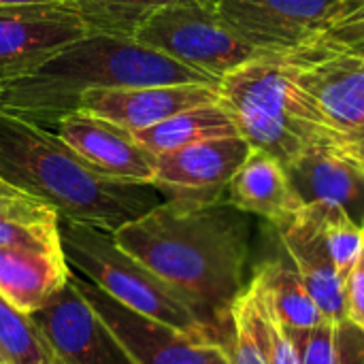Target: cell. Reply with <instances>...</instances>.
Listing matches in <instances>:
<instances>
[{
    "label": "cell",
    "instance_id": "6da1fadb",
    "mask_svg": "<svg viewBox=\"0 0 364 364\" xmlns=\"http://www.w3.org/2000/svg\"><path fill=\"white\" fill-rule=\"evenodd\" d=\"M115 243L183 292L230 339V309L245 290L250 220L230 203L168 198L113 232Z\"/></svg>",
    "mask_w": 364,
    "mask_h": 364
},
{
    "label": "cell",
    "instance_id": "7a4b0ae2",
    "mask_svg": "<svg viewBox=\"0 0 364 364\" xmlns=\"http://www.w3.org/2000/svg\"><path fill=\"white\" fill-rule=\"evenodd\" d=\"M0 179L49 205L60 220L115 232L160 203L154 186L96 173L55 132L0 111Z\"/></svg>",
    "mask_w": 364,
    "mask_h": 364
},
{
    "label": "cell",
    "instance_id": "3957f363",
    "mask_svg": "<svg viewBox=\"0 0 364 364\" xmlns=\"http://www.w3.org/2000/svg\"><path fill=\"white\" fill-rule=\"evenodd\" d=\"M168 83L220 85V79L134 38L90 30L32 73L0 81V111L51 128L62 115L79 111L85 92Z\"/></svg>",
    "mask_w": 364,
    "mask_h": 364
},
{
    "label": "cell",
    "instance_id": "277c9868",
    "mask_svg": "<svg viewBox=\"0 0 364 364\" xmlns=\"http://www.w3.org/2000/svg\"><path fill=\"white\" fill-rule=\"evenodd\" d=\"M220 102L232 115L239 136L284 166L314 143L331 139L290 81L279 53H262L224 75Z\"/></svg>",
    "mask_w": 364,
    "mask_h": 364
},
{
    "label": "cell",
    "instance_id": "5b68a950",
    "mask_svg": "<svg viewBox=\"0 0 364 364\" xmlns=\"http://www.w3.org/2000/svg\"><path fill=\"white\" fill-rule=\"evenodd\" d=\"M60 241L70 271L124 307L188 335L228 346L230 339L211 326L183 292L124 252L111 232L60 220Z\"/></svg>",
    "mask_w": 364,
    "mask_h": 364
},
{
    "label": "cell",
    "instance_id": "8992f818",
    "mask_svg": "<svg viewBox=\"0 0 364 364\" xmlns=\"http://www.w3.org/2000/svg\"><path fill=\"white\" fill-rule=\"evenodd\" d=\"M141 45L222 81L237 66L262 55L215 11L213 2H177L151 13L132 34Z\"/></svg>",
    "mask_w": 364,
    "mask_h": 364
},
{
    "label": "cell",
    "instance_id": "52a82bcc",
    "mask_svg": "<svg viewBox=\"0 0 364 364\" xmlns=\"http://www.w3.org/2000/svg\"><path fill=\"white\" fill-rule=\"evenodd\" d=\"M279 55L331 139L364 132V58L314 41Z\"/></svg>",
    "mask_w": 364,
    "mask_h": 364
},
{
    "label": "cell",
    "instance_id": "ba28073f",
    "mask_svg": "<svg viewBox=\"0 0 364 364\" xmlns=\"http://www.w3.org/2000/svg\"><path fill=\"white\" fill-rule=\"evenodd\" d=\"M73 282L132 364H232L228 346L141 316L77 273Z\"/></svg>",
    "mask_w": 364,
    "mask_h": 364
},
{
    "label": "cell",
    "instance_id": "9c48e42d",
    "mask_svg": "<svg viewBox=\"0 0 364 364\" xmlns=\"http://www.w3.org/2000/svg\"><path fill=\"white\" fill-rule=\"evenodd\" d=\"M87 32L73 0L0 6V81L32 73Z\"/></svg>",
    "mask_w": 364,
    "mask_h": 364
},
{
    "label": "cell",
    "instance_id": "30bf717a",
    "mask_svg": "<svg viewBox=\"0 0 364 364\" xmlns=\"http://www.w3.org/2000/svg\"><path fill=\"white\" fill-rule=\"evenodd\" d=\"M339 0H215L218 15L262 53H288L314 41Z\"/></svg>",
    "mask_w": 364,
    "mask_h": 364
},
{
    "label": "cell",
    "instance_id": "8fae6325",
    "mask_svg": "<svg viewBox=\"0 0 364 364\" xmlns=\"http://www.w3.org/2000/svg\"><path fill=\"white\" fill-rule=\"evenodd\" d=\"M252 147L243 136L209 139L158 156L154 188L168 198L188 203H218Z\"/></svg>",
    "mask_w": 364,
    "mask_h": 364
},
{
    "label": "cell",
    "instance_id": "7c38bea8",
    "mask_svg": "<svg viewBox=\"0 0 364 364\" xmlns=\"http://www.w3.org/2000/svg\"><path fill=\"white\" fill-rule=\"evenodd\" d=\"M49 130L96 173L124 183H154L158 156L126 128L87 111H73L62 115Z\"/></svg>",
    "mask_w": 364,
    "mask_h": 364
},
{
    "label": "cell",
    "instance_id": "4fadbf2b",
    "mask_svg": "<svg viewBox=\"0 0 364 364\" xmlns=\"http://www.w3.org/2000/svg\"><path fill=\"white\" fill-rule=\"evenodd\" d=\"M60 364H132L73 282L30 316Z\"/></svg>",
    "mask_w": 364,
    "mask_h": 364
},
{
    "label": "cell",
    "instance_id": "5bb4252c",
    "mask_svg": "<svg viewBox=\"0 0 364 364\" xmlns=\"http://www.w3.org/2000/svg\"><path fill=\"white\" fill-rule=\"evenodd\" d=\"M213 102H220V85L211 83L134 85L85 92L79 111L109 119L128 132H139L181 111Z\"/></svg>",
    "mask_w": 364,
    "mask_h": 364
},
{
    "label": "cell",
    "instance_id": "9a60e30c",
    "mask_svg": "<svg viewBox=\"0 0 364 364\" xmlns=\"http://www.w3.org/2000/svg\"><path fill=\"white\" fill-rule=\"evenodd\" d=\"M284 168L301 205L339 207L364 228V171L331 139L314 143Z\"/></svg>",
    "mask_w": 364,
    "mask_h": 364
},
{
    "label": "cell",
    "instance_id": "2e32d148",
    "mask_svg": "<svg viewBox=\"0 0 364 364\" xmlns=\"http://www.w3.org/2000/svg\"><path fill=\"white\" fill-rule=\"evenodd\" d=\"M279 241L301 282L316 301L326 322L346 324V292L311 213L301 207L292 218L275 226Z\"/></svg>",
    "mask_w": 364,
    "mask_h": 364
},
{
    "label": "cell",
    "instance_id": "e0dca14e",
    "mask_svg": "<svg viewBox=\"0 0 364 364\" xmlns=\"http://www.w3.org/2000/svg\"><path fill=\"white\" fill-rule=\"evenodd\" d=\"M64 252L0 247V296L19 314L43 309L70 277Z\"/></svg>",
    "mask_w": 364,
    "mask_h": 364
},
{
    "label": "cell",
    "instance_id": "ac0fdd59",
    "mask_svg": "<svg viewBox=\"0 0 364 364\" xmlns=\"http://www.w3.org/2000/svg\"><path fill=\"white\" fill-rule=\"evenodd\" d=\"M226 203L243 213L264 218L271 226L286 222L303 207L288 181L284 164L256 149L250 151L247 160L230 179Z\"/></svg>",
    "mask_w": 364,
    "mask_h": 364
},
{
    "label": "cell",
    "instance_id": "d6986e66",
    "mask_svg": "<svg viewBox=\"0 0 364 364\" xmlns=\"http://www.w3.org/2000/svg\"><path fill=\"white\" fill-rule=\"evenodd\" d=\"M0 247L62 252L58 213L49 205L19 190L2 194L0 196Z\"/></svg>",
    "mask_w": 364,
    "mask_h": 364
},
{
    "label": "cell",
    "instance_id": "ffe728a7",
    "mask_svg": "<svg viewBox=\"0 0 364 364\" xmlns=\"http://www.w3.org/2000/svg\"><path fill=\"white\" fill-rule=\"evenodd\" d=\"M132 134L141 145H145L149 151L160 156L209 139L237 136L239 130L228 109L222 102H213V105H203L181 111L156 126H149Z\"/></svg>",
    "mask_w": 364,
    "mask_h": 364
},
{
    "label": "cell",
    "instance_id": "44dd1931",
    "mask_svg": "<svg viewBox=\"0 0 364 364\" xmlns=\"http://www.w3.org/2000/svg\"><path fill=\"white\" fill-rule=\"evenodd\" d=\"M254 282L260 286L279 320L294 335L307 337L324 322L322 311L307 292L294 267L284 260H267L258 267Z\"/></svg>",
    "mask_w": 364,
    "mask_h": 364
},
{
    "label": "cell",
    "instance_id": "7402d4cb",
    "mask_svg": "<svg viewBox=\"0 0 364 364\" xmlns=\"http://www.w3.org/2000/svg\"><path fill=\"white\" fill-rule=\"evenodd\" d=\"M177 2H213L215 0H73L79 15L92 32H105L132 38L134 30L156 11Z\"/></svg>",
    "mask_w": 364,
    "mask_h": 364
},
{
    "label": "cell",
    "instance_id": "603a6c76",
    "mask_svg": "<svg viewBox=\"0 0 364 364\" xmlns=\"http://www.w3.org/2000/svg\"><path fill=\"white\" fill-rule=\"evenodd\" d=\"M303 207L316 220L324 247L339 277L346 282V277L354 271V267L360 262L363 256V228L354 224L350 215L339 207H328V205H303Z\"/></svg>",
    "mask_w": 364,
    "mask_h": 364
},
{
    "label": "cell",
    "instance_id": "cb8c5ba5",
    "mask_svg": "<svg viewBox=\"0 0 364 364\" xmlns=\"http://www.w3.org/2000/svg\"><path fill=\"white\" fill-rule=\"evenodd\" d=\"M0 356L4 364H60L32 318L0 296Z\"/></svg>",
    "mask_w": 364,
    "mask_h": 364
},
{
    "label": "cell",
    "instance_id": "d4e9b609",
    "mask_svg": "<svg viewBox=\"0 0 364 364\" xmlns=\"http://www.w3.org/2000/svg\"><path fill=\"white\" fill-rule=\"evenodd\" d=\"M314 43L364 58V0H339Z\"/></svg>",
    "mask_w": 364,
    "mask_h": 364
},
{
    "label": "cell",
    "instance_id": "484cf974",
    "mask_svg": "<svg viewBox=\"0 0 364 364\" xmlns=\"http://www.w3.org/2000/svg\"><path fill=\"white\" fill-rule=\"evenodd\" d=\"M230 341H228V352H230V363L232 364H269L267 356L260 348V341L256 337L247 303L243 299V292L237 296L232 309H230Z\"/></svg>",
    "mask_w": 364,
    "mask_h": 364
},
{
    "label": "cell",
    "instance_id": "4316f807",
    "mask_svg": "<svg viewBox=\"0 0 364 364\" xmlns=\"http://www.w3.org/2000/svg\"><path fill=\"white\" fill-rule=\"evenodd\" d=\"M348 331L350 322L346 324H333L322 322L318 328H314L305 341L303 348V364H348Z\"/></svg>",
    "mask_w": 364,
    "mask_h": 364
},
{
    "label": "cell",
    "instance_id": "83f0119b",
    "mask_svg": "<svg viewBox=\"0 0 364 364\" xmlns=\"http://www.w3.org/2000/svg\"><path fill=\"white\" fill-rule=\"evenodd\" d=\"M346 292V316L348 322L364 333V264L363 260L343 282Z\"/></svg>",
    "mask_w": 364,
    "mask_h": 364
},
{
    "label": "cell",
    "instance_id": "f1b7e54d",
    "mask_svg": "<svg viewBox=\"0 0 364 364\" xmlns=\"http://www.w3.org/2000/svg\"><path fill=\"white\" fill-rule=\"evenodd\" d=\"M341 154H346L356 166H360L364 171V132L348 136V139H331Z\"/></svg>",
    "mask_w": 364,
    "mask_h": 364
},
{
    "label": "cell",
    "instance_id": "f546056e",
    "mask_svg": "<svg viewBox=\"0 0 364 364\" xmlns=\"http://www.w3.org/2000/svg\"><path fill=\"white\" fill-rule=\"evenodd\" d=\"M43 2H64V0H0V6H11V4H43Z\"/></svg>",
    "mask_w": 364,
    "mask_h": 364
},
{
    "label": "cell",
    "instance_id": "4dcf8cb0",
    "mask_svg": "<svg viewBox=\"0 0 364 364\" xmlns=\"http://www.w3.org/2000/svg\"><path fill=\"white\" fill-rule=\"evenodd\" d=\"M13 190H15V188H11L9 183H4V181L0 179V196H2V194H9V192H13Z\"/></svg>",
    "mask_w": 364,
    "mask_h": 364
},
{
    "label": "cell",
    "instance_id": "1f68e13d",
    "mask_svg": "<svg viewBox=\"0 0 364 364\" xmlns=\"http://www.w3.org/2000/svg\"><path fill=\"white\" fill-rule=\"evenodd\" d=\"M360 260H363V264H364V228H363V256H360Z\"/></svg>",
    "mask_w": 364,
    "mask_h": 364
},
{
    "label": "cell",
    "instance_id": "d6a6232c",
    "mask_svg": "<svg viewBox=\"0 0 364 364\" xmlns=\"http://www.w3.org/2000/svg\"><path fill=\"white\" fill-rule=\"evenodd\" d=\"M0 364H4V360H2V356H0Z\"/></svg>",
    "mask_w": 364,
    "mask_h": 364
}]
</instances>
